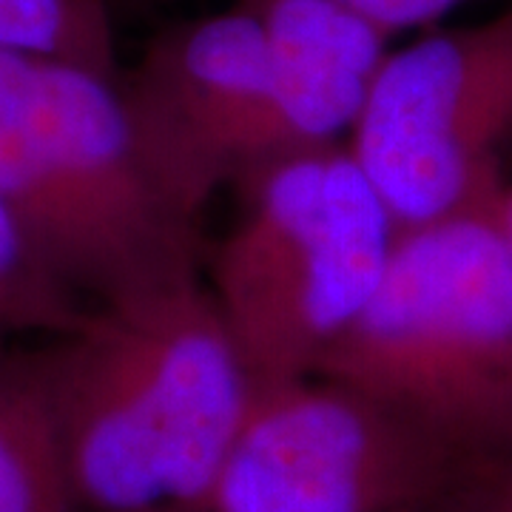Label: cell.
Returning a JSON list of instances; mask_svg holds the SVG:
<instances>
[{"mask_svg": "<svg viewBox=\"0 0 512 512\" xmlns=\"http://www.w3.org/2000/svg\"><path fill=\"white\" fill-rule=\"evenodd\" d=\"M0 197L89 305L202 274L200 225L154 183L120 74L0 49Z\"/></svg>", "mask_w": 512, "mask_h": 512, "instance_id": "obj_2", "label": "cell"}, {"mask_svg": "<svg viewBox=\"0 0 512 512\" xmlns=\"http://www.w3.org/2000/svg\"><path fill=\"white\" fill-rule=\"evenodd\" d=\"M510 143L512 6L390 49L345 146L404 231L498 188Z\"/></svg>", "mask_w": 512, "mask_h": 512, "instance_id": "obj_6", "label": "cell"}, {"mask_svg": "<svg viewBox=\"0 0 512 512\" xmlns=\"http://www.w3.org/2000/svg\"><path fill=\"white\" fill-rule=\"evenodd\" d=\"M114 0H0V49L120 74Z\"/></svg>", "mask_w": 512, "mask_h": 512, "instance_id": "obj_11", "label": "cell"}, {"mask_svg": "<svg viewBox=\"0 0 512 512\" xmlns=\"http://www.w3.org/2000/svg\"><path fill=\"white\" fill-rule=\"evenodd\" d=\"M120 94L154 183L197 225L225 185L285 157L265 40L237 3L163 26Z\"/></svg>", "mask_w": 512, "mask_h": 512, "instance_id": "obj_7", "label": "cell"}, {"mask_svg": "<svg viewBox=\"0 0 512 512\" xmlns=\"http://www.w3.org/2000/svg\"><path fill=\"white\" fill-rule=\"evenodd\" d=\"M0 512H89L37 345L0 350Z\"/></svg>", "mask_w": 512, "mask_h": 512, "instance_id": "obj_9", "label": "cell"}, {"mask_svg": "<svg viewBox=\"0 0 512 512\" xmlns=\"http://www.w3.org/2000/svg\"><path fill=\"white\" fill-rule=\"evenodd\" d=\"M89 512H211L254 376L202 274L92 302L40 342Z\"/></svg>", "mask_w": 512, "mask_h": 512, "instance_id": "obj_1", "label": "cell"}, {"mask_svg": "<svg viewBox=\"0 0 512 512\" xmlns=\"http://www.w3.org/2000/svg\"><path fill=\"white\" fill-rule=\"evenodd\" d=\"M237 191L205 285L256 387L313 376L370 302L399 228L345 143L259 165Z\"/></svg>", "mask_w": 512, "mask_h": 512, "instance_id": "obj_4", "label": "cell"}, {"mask_svg": "<svg viewBox=\"0 0 512 512\" xmlns=\"http://www.w3.org/2000/svg\"><path fill=\"white\" fill-rule=\"evenodd\" d=\"M473 461L322 373L256 387L211 512H427Z\"/></svg>", "mask_w": 512, "mask_h": 512, "instance_id": "obj_5", "label": "cell"}, {"mask_svg": "<svg viewBox=\"0 0 512 512\" xmlns=\"http://www.w3.org/2000/svg\"><path fill=\"white\" fill-rule=\"evenodd\" d=\"M427 512H447V504H444V507H439V510H427Z\"/></svg>", "mask_w": 512, "mask_h": 512, "instance_id": "obj_16", "label": "cell"}, {"mask_svg": "<svg viewBox=\"0 0 512 512\" xmlns=\"http://www.w3.org/2000/svg\"><path fill=\"white\" fill-rule=\"evenodd\" d=\"M231 3L265 40L285 154L348 143L393 37L342 0Z\"/></svg>", "mask_w": 512, "mask_h": 512, "instance_id": "obj_8", "label": "cell"}, {"mask_svg": "<svg viewBox=\"0 0 512 512\" xmlns=\"http://www.w3.org/2000/svg\"><path fill=\"white\" fill-rule=\"evenodd\" d=\"M498 222H501V231H504V242H507V251L512 259V183L504 180V188L498 194Z\"/></svg>", "mask_w": 512, "mask_h": 512, "instance_id": "obj_14", "label": "cell"}, {"mask_svg": "<svg viewBox=\"0 0 512 512\" xmlns=\"http://www.w3.org/2000/svg\"><path fill=\"white\" fill-rule=\"evenodd\" d=\"M177 0H114V9L117 15L120 12H151V9H163V6H171Z\"/></svg>", "mask_w": 512, "mask_h": 512, "instance_id": "obj_15", "label": "cell"}, {"mask_svg": "<svg viewBox=\"0 0 512 512\" xmlns=\"http://www.w3.org/2000/svg\"><path fill=\"white\" fill-rule=\"evenodd\" d=\"M359 15L373 20L390 37L433 26L447 12L464 6L467 0H342Z\"/></svg>", "mask_w": 512, "mask_h": 512, "instance_id": "obj_13", "label": "cell"}, {"mask_svg": "<svg viewBox=\"0 0 512 512\" xmlns=\"http://www.w3.org/2000/svg\"><path fill=\"white\" fill-rule=\"evenodd\" d=\"M447 512H512V447L473 461L450 495Z\"/></svg>", "mask_w": 512, "mask_h": 512, "instance_id": "obj_12", "label": "cell"}, {"mask_svg": "<svg viewBox=\"0 0 512 512\" xmlns=\"http://www.w3.org/2000/svg\"><path fill=\"white\" fill-rule=\"evenodd\" d=\"M86 305L0 197V350L63 336Z\"/></svg>", "mask_w": 512, "mask_h": 512, "instance_id": "obj_10", "label": "cell"}, {"mask_svg": "<svg viewBox=\"0 0 512 512\" xmlns=\"http://www.w3.org/2000/svg\"><path fill=\"white\" fill-rule=\"evenodd\" d=\"M501 188L399 231L370 302L319 365L464 461L512 447V259L498 222Z\"/></svg>", "mask_w": 512, "mask_h": 512, "instance_id": "obj_3", "label": "cell"}]
</instances>
